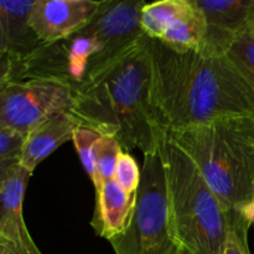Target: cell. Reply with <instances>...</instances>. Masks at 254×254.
<instances>
[{"label":"cell","mask_w":254,"mask_h":254,"mask_svg":"<svg viewBox=\"0 0 254 254\" xmlns=\"http://www.w3.org/2000/svg\"><path fill=\"white\" fill-rule=\"evenodd\" d=\"M122 151H124L118 139L113 135H102L94 145L93 160L96 169V181L93 183L96 191L104 181L113 180L117 163Z\"/></svg>","instance_id":"obj_16"},{"label":"cell","mask_w":254,"mask_h":254,"mask_svg":"<svg viewBox=\"0 0 254 254\" xmlns=\"http://www.w3.org/2000/svg\"><path fill=\"white\" fill-rule=\"evenodd\" d=\"M102 134L96 129L91 128L88 126L81 124L76 129L73 134L74 148H76L77 154H78L81 163L86 170L87 175L92 180V183L96 181V169H94V160H93V150L94 145L101 138Z\"/></svg>","instance_id":"obj_18"},{"label":"cell","mask_w":254,"mask_h":254,"mask_svg":"<svg viewBox=\"0 0 254 254\" xmlns=\"http://www.w3.org/2000/svg\"><path fill=\"white\" fill-rule=\"evenodd\" d=\"M26 134L7 127H0V170L19 164Z\"/></svg>","instance_id":"obj_19"},{"label":"cell","mask_w":254,"mask_h":254,"mask_svg":"<svg viewBox=\"0 0 254 254\" xmlns=\"http://www.w3.org/2000/svg\"><path fill=\"white\" fill-rule=\"evenodd\" d=\"M151 41L150 98L165 133L254 114V89L226 55Z\"/></svg>","instance_id":"obj_1"},{"label":"cell","mask_w":254,"mask_h":254,"mask_svg":"<svg viewBox=\"0 0 254 254\" xmlns=\"http://www.w3.org/2000/svg\"><path fill=\"white\" fill-rule=\"evenodd\" d=\"M207 25L205 47L211 55H225L233 40L251 29L254 0H193Z\"/></svg>","instance_id":"obj_11"},{"label":"cell","mask_w":254,"mask_h":254,"mask_svg":"<svg viewBox=\"0 0 254 254\" xmlns=\"http://www.w3.org/2000/svg\"><path fill=\"white\" fill-rule=\"evenodd\" d=\"M166 135L192 159L226 212L254 200V114L226 117Z\"/></svg>","instance_id":"obj_3"},{"label":"cell","mask_w":254,"mask_h":254,"mask_svg":"<svg viewBox=\"0 0 254 254\" xmlns=\"http://www.w3.org/2000/svg\"><path fill=\"white\" fill-rule=\"evenodd\" d=\"M236 212L241 213L251 226L254 225V200L251 201V202L247 203V205L243 206V207H241L240 210L236 211Z\"/></svg>","instance_id":"obj_23"},{"label":"cell","mask_w":254,"mask_h":254,"mask_svg":"<svg viewBox=\"0 0 254 254\" xmlns=\"http://www.w3.org/2000/svg\"><path fill=\"white\" fill-rule=\"evenodd\" d=\"M159 150L179 243L191 254H221L230 231V213L223 210L192 159L166 134Z\"/></svg>","instance_id":"obj_4"},{"label":"cell","mask_w":254,"mask_h":254,"mask_svg":"<svg viewBox=\"0 0 254 254\" xmlns=\"http://www.w3.org/2000/svg\"><path fill=\"white\" fill-rule=\"evenodd\" d=\"M151 41L146 35L88 72L76 89L71 113L81 124L113 135L126 151L159 148L165 131L150 98Z\"/></svg>","instance_id":"obj_2"},{"label":"cell","mask_w":254,"mask_h":254,"mask_svg":"<svg viewBox=\"0 0 254 254\" xmlns=\"http://www.w3.org/2000/svg\"><path fill=\"white\" fill-rule=\"evenodd\" d=\"M0 254H44L32 240L30 232L20 236H0Z\"/></svg>","instance_id":"obj_22"},{"label":"cell","mask_w":254,"mask_h":254,"mask_svg":"<svg viewBox=\"0 0 254 254\" xmlns=\"http://www.w3.org/2000/svg\"><path fill=\"white\" fill-rule=\"evenodd\" d=\"M140 22L146 36L175 50L202 51L205 47L207 25L193 0L148 2Z\"/></svg>","instance_id":"obj_8"},{"label":"cell","mask_w":254,"mask_h":254,"mask_svg":"<svg viewBox=\"0 0 254 254\" xmlns=\"http://www.w3.org/2000/svg\"><path fill=\"white\" fill-rule=\"evenodd\" d=\"M146 4L148 2L144 0H103L96 17L81 30L94 36L103 45V51L91 62L88 72L145 35L140 20L141 11Z\"/></svg>","instance_id":"obj_9"},{"label":"cell","mask_w":254,"mask_h":254,"mask_svg":"<svg viewBox=\"0 0 254 254\" xmlns=\"http://www.w3.org/2000/svg\"><path fill=\"white\" fill-rule=\"evenodd\" d=\"M79 126V119L71 112L57 114L40 124L27 134L20 164L34 173L36 166L50 154L54 153L62 144L73 139L74 131Z\"/></svg>","instance_id":"obj_14"},{"label":"cell","mask_w":254,"mask_h":254,"mask_svg":"<svg viewBox=\"0 0 254 254\" xmlns=\"http://www.w3.org/2000/svg\"><path fill=\"white\" fill-rule=\"evenodd\" d=\"M138 192L129 193L114 180L104 181L96 191V210L91 226L109 242L128 230L135 212Z\"/></svg>","instance_id":"obj_12"},{"label":"cell","mask_w":254,"mask_h":254,"mask_svg":"<svg viewBox=\"0 0 254 254\" xmlns=\"http://www.w3.org/2000/svg\"><path fill=\"white\" fill-rule=\"evenodd\" d=\"M113 180L127 192H138L141 181V169L129 151H122L117 163Z\"/></svg>","instance_id":"obj_21"},{"label":"cell","mask_w":254,"mask_h":254,"mask_svg":"<svg viewBox=\"0 0 254 254\" xmlns=\"http://www.w3.org/2000/svg\"><path fill=\"white\" fill-rule=\"evenodd\" d=\"M35 0H0V56L21 59L42 44L30 25Z\"/></svg>","instance_id":"obj_13"},{"label":"cell","mask_w":254,"mask_h":254,"mask_svg":"<svg viewBox=\"0 0 254 254\" xmlns=\"http://www.w3.org/2000/svg\"><path fill=\"white\" fill-rule=\"evenodd\" d=\"M251 225L241 213H230V231L225 248L221 254H251L248 245V231Z\"/></svg>","instance_id":"obj_20"},{"label":"cell","mask_w":254,"mask_h":254,"mask_svg":"<svg viewBox=\"0 0 254 254\" xmlns=\"http://www.w3.org/2000/svg\"><path fill=\"white\" fill-rule=\"evenodd\" d=\"M225 55L254 89V35L251 30L236 37Z\"/></svg>","instance_id":"obj_17"},{"label":"cell","mask_w":254,"mask_h":254,"mask_svg":"<svg viewBox=\"0 0 254 254\" xmlns=\"http://www.w3.org/2000/svg\"><path fill=\"white\" fill-rule=\"evenodd\" d=\"M103 0H35L30 25L42 42L61 41L83 30Z\"/></svg>","instance_id":"obj_10"},{"label":"cell","mask_w":254,"mask_h":254,"mask_svg":"<svg viewBox=\"0 0 254 254\" xmlns=\"http://www.w3.org/2000/svg\"><path fill=\"white\" fill-rule=\"evenodd\" d=\"M116 254H179L169 207L166 176L160 150L144 155L135 212L128 230L109 241Z\"/></svg>","instance_id":"obj_5"},{"label":"cell","mask_w":254,"mask_h":254,"mask_svg":"<svg viewBox=\"0 0 254 254\" xmlns=\"http://www.w3.org/2000/svg\"><path fill=\"white\" fill-rule=\"evenodd\" d=\"M251 32H252V34L254 35V20H253V22H252V25H251Z\"/></svg>","instance_id":"obj_25"},{"label":"cell","mask_w":254,"mask_h":254,"mask_svg":"<svg viewBox=\"0 0 254 254\" xmlns=\"http://www.w3.org/2000/svg\"><path fill=\"white\" fill-rule=\"evenodd\" d=\"M102 51L103 45L96 37L79 31L61 41L42 42L21 59L0 56V86L26 79H55L77 89Z\"/></svg>","instance_id":"obj_6"},{"label":"cell","mask_w":254,"mask_h":254,"mask_svg":"<svg viewBox=\"0 0 254 254\" xmlns=\"http://www.w3.org/2000/svg\"><path fill=\"white\" fill-rule=\"evenodd\" d=\"M179 254H191L190 252H189L188 250H185V248H181V251H180V253Z\"/></svg>","instance_id":"obj_24"},{"label":"cell","mask_w":254,"mask_h":254,"mask_svg":"<svg viewBox=\"0 0 254 254\" xmlns=\"http://www.w3.org/2000/svg\"><path fill=\"white\" fill-rule=\"evenodd\" d=\"M31 175V171L20 163L0 170V236L12 237L29 232L22 206Z\"/></svg>","instance_id":"obj_15"},{"label":"cell","mask_w":254,"mask_h":254,"mask_svg":"<svg viewBox=\"0 0 254 254\" xmlns=\"http://www.w3.org/2000/svg\"><path fill=\"white\" fill-rule=\"evenodd\" d=\"M76 89L55 79H26L0 86V127L29 134L57 114L71 112Z\"/></svg>","instance_id":"obj_7"}]
</instances>
